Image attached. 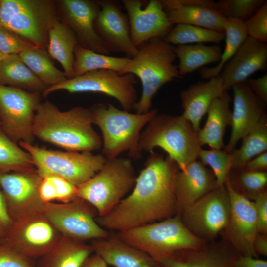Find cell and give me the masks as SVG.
<instances>
[{"label":"cell","instance_id":"e575fe53","mask_svg":"<svg viewBox=\"0 0 267 267\" xmlns=\"http://www.w3.org/2000/svg\"><path fill=\"white\" fill-rule=\"evenodd\" d=\"M18 55L29 69L48 87L67 79L64 73L54 66L44 49L33 46Z\"/></svg>","mask_w":267,"mask_h":267},{"label":"cell","instance_id":"f35d334b","mask_svg":"<svg viewBox=\"0 0 267 267\" xmlns=\"http://www.w3.org/2000/svg\"><path fill=\"white\" fill-rule=\"evenodd\" d=\"M200 162L205 166L212 169L218 186L225 184L231 168L230 153L222 149H200L198 157Z\"/></svg>","mask_w":267,"mask_h":267},{"label":"cell","instance_id":"bcb514c9","mask_svg":"<svg viewBox=\"0 0 267 267\" xmlns=\"http://www.w3.org/2000/svg\"><path fill=\"white\" fill-rule=\"evenodd\" d=\"M246 83L253 92L265 103L267 102V74L256 79L248 78Z\"/></svg>","mask_w":267,"mask_h":267},{"label":"cell","instance_id":"c3c4849f","mask_svg":"<svg viewBox=\"0 0 267 267\" xmlns=\"http://www.w3.org/2000/svg\"><path fill=\"white\" fill-rule=\"evenodd\" d=\"M40 197L44 203L53 202L56 200V193L55 187L49 177L42 178L39 186Z\"/></svg>","mask_w":267,"mask_h":267},{"label":"cell","instance_id":"f1b7e54d","mask_svg":"<svg viewBox=\"0 0 267 267\" xmlns=\"http://www.w3.org/2000/svg\"><path fill=\"white\" fill-rule=\"evenodd\" d=\"M78 44L77 37L70 28L55 20L48 34V54L60 63L67 79L75 77L74 53Z\"/></svg>","mask_w":267,"mask_h":267},{"label":"cell","instance_id":"b9f144b4","mask_svg":"<svg viewBox=\"0 0 267 267\" xmlns=\"http://www.w3.org/2000/svg\"><path fill=\"white\" fill-rule=\"evenodd\" d=\"M35 46L30 42L0 25V50L6 55L19 54Z\"/></svg>","mask_w":267,"mask_h":267},{"label":"cell","instance_id":"ba28073f","mask_svg":"<svg viewBox=\"0 0 267 267\" xmlns=\"http://www.w3.org/2000/svg\"><path fill=\"white\" fill-rule=\"evenodd\" d=\"M19 144L30 155L42 178L57 176L76 186L92 178L106 161L102 154L48 150L22 141Z\"/></svg>","mask_w":267,"mask_h":267},{"label":"cell","instance_id":"7dc6e473","mask_svg":"<svg viewBox=\"0 0 267 267\" xmlns=\"http://www.w3.org/2000/svg\"><path fill=\"white\" fill-rule=\"evenodd\" d=\"M12 223L4 196L0 188V235L3 238Z\"/></svg>","mask_w":267,"mask_h":267},{"label":"cell","instance_id":"f6af8a7d","mask_svg":"<svg viewBox=\"0 0 267 267\" xmlns=\"http://www.w3.org/2000/svg\"><path fill=\"white\" fill-rule=\"evenodd\" d=\"M258 233L267 234V191L261 192L253 201Z\"/></svg>","mask_w":267,"mask_h":267},{"label":"cell","instance_id":"11a10c76","mask_svg":"<svg viewBox=\"0 0 267 267\" xmlns=\"http://www.w3.org/2000/svg\"><path fill=\"white\" fill-rule=\"evenodd\" d=\"M4 242V238L0 235V243Z\"/></svg>","mask_w":267,"mask_h":267},{"label":"cell","instance_id":"277c9868","mask_svg":"<svg viewBox=\"0 0 267 267\" xmlns=\"http://www.w3.org/2000/svg\"><path fill=\"white\" fill-rule=\"evenodd\" d=\"M90 110L93 124L102 134V154L106 160L117 158L125 151L131 159L142 157L138 147L141 131L157 114L156 109L145 114L132 113L110 103H98Z\"/></svg>","mask_w":267,"mask_h":267},{"label":"cell","instance_id":"8d00e7d4","mask_svg":"<svg viewBox=\"0 0 267 267\" xmlns=\"http://www.w3.org/2000/svg\"><path fill=\"white\" fill-rule=\"evenodd\" d=\"M163 39L170 44L205 42L218 44L225 39V33L190 24H177Z\"/></svg>","mask_w":267,"mask_h":267},{"label":"cell","instance_id":"60d3db41","mask_svg":"<svg viewBox=\"0 0 267 267\" xmlns=\"http://www.w3.org/2000/svg\"><path fill=\"white\" fill-rule=\"evenodd\" d=\"M249 37L263 43L267 42V1L244 21Z\"/></svg>","mask_w":267,"mask_h":267},{"label":"cell","instance_id":"83f0119b","mask_svg":"<svg viewBox=\"0 0 267 267\" xmlns=\"http://www.w3.org/2000/svg\"><path fill=\"white\" fill-rule=\"evenodd\" d=\"M93 252L90 244L62 236L49 252L37 260L36 267H81Z\"/></svg>","mask_w":267,"mask_h":267},{"label":"cell","instance_id":"9c48e42d","mask_svg":"<svg viewBox=\"0 0 267 267\" xmlns=\"http://www.w3.org/2000/svg\"><path fill=\"white\" fill-rule=\"evenodd\" d=\"M55 20L54 6L49 1L1 0L0 25L36 47H47L48 32Z\"/></svg>","mask_w":267,"mask_h":267},{"label":"cell","instance_id":"7402d4cb","mask_svg":"<svg viewBox=\"0 0 267 267\" xmlns=\"http://www.w3.org/2000/svg\"><path fill=\"white\" fill-rule=\"evenodd\" d=\"M170 23L187 24L224 32L226 18L216 10L212 0H161Z\"/></svg>","mask_w":267,"mask_h":267},{"label":"cell","instance_id":"8fae6325","mask_svg":"<svg viewBox=\"0 0 267 267\" xmlns=\"http://www.w3.org/2000/svg\"><path fill=\"white\" fill-rule=\"evenodd\" d=\"M42 211L62 236L85 242L106 238L110 234L96 222V210L82 198L44 203Z\"/></svg>","mask_w":267,"mask_h":267},{"label":"cell","instance_id":"44dd1931","mask_svg":"<svg viewBox=\"0 0 267 267\" xmlns=\"http://www.w3.org/2000/svg\"><path fill=\"white\" fill-rule=\"evenodd\" d=\"M231 89L233 93L231 133L224 150L228 153L266 114L265 103L253 92L246 81L237 84Z\"/></svg>","mask_w":267,"mask_h":267},{"label":"cell","instance_id":"4fadbf2b","mask_svg":"<svg viewBox=\"0 0 267 267\" xmlns=\"http://www.w3.org/2000/svg\"><path fill=\"white\" fill-rule=\"evenodd\" d=\"M62 235L42 211L12 220L4 242L33 261L49 252Z\"/></svg>","mask_w":267,"mask_h":267},{"label":"cell","instance_id":"52a82bcc","mask_svg":"<svg viewBox=\"0 0 267 267\" xmlns=\"http://www.w3.org/2000/svg\"><path fill=\"white\" fill-rule=\"evenodd\" d=\"M136 178L131 159L118 157L106 160L92 178L77 186V196L94 207L98 217H102L133 190Z\"/></svg>","mask_w":267,"mask_h":267},{"label":"cell","instance_id":"d4e9b609","mask_svg":"<svg viewBox=\"0 0 267 267\" xmlns=\"http://www.w3.org/2000/svg\"><path fill=\"white\" fill-rule=\"evenodd\" d=\"M220 74L206 82H198L182 91L180 94L182 116L198 133L201 119L207 113L212 102L226 91Z\"/></svg>","mask_w":267,"mask_h":267},{"label":"cell","instance_id":"d590c367","mask_svg":"<svg viewBox=\"0 0 267 267\" xmlns=\"http://www.w3.org/2000/svg\"><path fill=\"white\" fill-rule=\"evenodd\" d=\"M36 170L30 155L0 128V174Z\"/></svg>","mask_w":267,"mask_h":267},{"label":"cell","instance_id":"816d5d0a","mask_svg":"<svg viewBox=\"0 0 267 267\" xmlns=\"http://www.w3.org/2000/svg\"><path fill=\"white\" fill-rule=\"evenodd\" d=\"M254 248L259 255L267 256V234L258 233L254 242Z\"/></svg>","mask_w":267,"mask_h":267},{"label":"cell","instance_id":"1f68e13d","mask_svg":"<svg viewBox=\"0 0 267 267\" xmlns=\"http://www.w3.org/2000/svg\"><path fill=\"white\" fill-rule=\"evenodd\" d=\"M73 70L75 77L86 73L99 70H110L120 74L124 71L130 58L108 56L95 52L78 44L74 50Z\"/></svg>","mask_w":267,"mask_h":267},{"label":"cell","instance_id":"f546056e","mask_svg":"<svg viewBox=\"0 0 267 267\" xmlns=\"http://www.w3.org/2000/svg\"><path fill=\"white\" fill-rule=\"evenodd\" d=\"M0 84L38 93L48 87L29 69L18 54L8 55L0 62Z\"/></svg>","mask_w":267,"mask_h":267},{"label":"cell","instance_id":"ac0fdd59","mask_svg":"<svg viewBox=\"0 0 267 267\" xmlns=\"http://www.w3.org/2000/svg\"><path fill=\"white\" fill-rule=\"evenodd\" d=\"M100 10L96 18V32L109 52H120L129 58L135 57L138 48L133 43L129 20L117 2L98 1Z\"/></svg>","mask_w":267,"mask_h":267},{"label":"cell","instance_id":"9a60e30c","mask_svg":"<svg viewBox=\"0 0 267 267\" xmlns=\"http://www.w3.org/2000/svg\"><path fill=\"white\" fill-rule=\"evenodd\" d=\"M225 185L230 197L231 210L227 226L220 236L240 256L257 258L253 246L258 234L254 202L233 188L228 177Z\"/></svg>","mask_w":267,"mask_h":267},{"label":"cell","instance_id":"6da1fadb","mask_svg":"<svg viewBox=\"0 0 267 267\" xmlns=\"http://www.w3.org/2000/svg\"><path fill=\"white\" fill-rule=\"evenodd\" d=\"M131 193L96 221L116 232L159 222L176 215L175 186L180 170L168 156L149 153Z\"/></svg>","mask_w":267,"mask_h":267},{"label":"cell","instance_id":"7bdbcfd3","mask_svg":"<svg viewBox=\"0 0 267 267\" xmlns=\"http://www.w3.org/2000/svg\"><path fill=\"white\" fill-rule=\"evenodd\" d=\"M0 267H36L27 258L5 242L0 243Z\"/></svg>","mask_w":267,"mask_h":267},{"label":"cell","instance_id":"ee69618b","mask_svg":"<svg viewBox=\"0 0 267 267\" xmlns=\"http://www.w3.org/2000/svg\"><path fill=\"white\" fill-rule=\"evenodd\" d=\"M52 182L56 190V201L67 203L76 198L77 187L66 179L54 176H47Z\"/></svg>","mask_w":267,"mask_h":267},{"label":"cell","instance_id":"4dcf8cb0","mask_svg":"<svg viewBox=\"0 0 267 267\" xmlns=\"http://www.w3.org/2000/svg\"><path fill=\"white\" fill-rule=\"evenodd\" d=\"M173 50L179 59L178 67L181 77L205 65L219 62L222 52L219 45L207 46L203 43L178 44L173 46Z\"/></svg>","mask_w":267,"mask_h":267},{"label":"cell","instance_id":"f5cc1de1","mask_svg":"<svg viewBox=\"0 0 267 267\" xmlns=\"http://www.w3.org/2000/svg\"><path fill=\"white\" fill-rule=\"evenodd\" d=\"M81 267H108V266L101 257L94 254L88 257Z\"/></svg>","mask_w":267,"mask_h":267},{"label":"cell","instance_id":"2e32d148","mask_svg":"<svg viewBox=\"0 0 267 267\" xmlns=\"http://www.w3.org/2000/svg\"><path fill=\"white\" fill-rule=\"evenodd\" d=\"M42 179L36 170L0 174V188L12 220L30 213L42 211L44 203L39 192Z\"/></svg>","mask_w":267,"mask_h":267},{"label":"cell","instance_id":"ffe728a7","mask_svg":"<svg viewBox=\"0 0 267 267\" xmlns=\"http://www.w3.org/2000/svg\"><path fill=\"white\" fill-rule=\"evenodd\" d=\"M61 3L68 26L75 34L78 44L99 53L108 54L109 51L94 27L100 8L98 1L63 0Z\"/></svg>","mask_w":267,"mask_h":267},{"label":"cell","instance_id":"ab89813d","mask_svg":"<svg viewBox=\"0 0 267 267\" xmlns=\"http://www.w3.org/2000/svg\"><path fill=\"white\" fill-rule=\"evenodd\" d=\"M265 0H220L216 2V10L226 19L245 21L251 17Z\"/></svg>","mask_w":267,"mask_h":267},{"label":"cell","instance_id":"603a6c76","mask_svg":"<svg viewBox=\"0 0 267 267\" xmlns=\"http://www.w3.org/2000/svg\"><path fill=\"white\" fill-rule=\"evenodd\" d=\"M218 186L212 170L197 160L190 162L177 176L176 215L180 217L188 208Z\"/></svg>","mask_w":267,"mask_h":267},{"label":"cell","instance_id":"5b68a950","mask_svg":"<svg viewBox=\"0 0 267 267\" xmlns=\"http://www.w3.org/2000/svg\"><path fill=\"white\" fill-rule=\"evenodd\" d=\"M138 147L142 152L149 153L156 147L161 148L180 170L197 160L201 149L198 133L187 119L182 115L165 114H156L148 122L141 132Z\"/></svg>","mask_w":267,"mask_h":267},{"label":"cell","instance_id":"9f6ffc18","mask_svg":"<svg viewBox=\"0 0 267 267\" xmlns=\"http://www.w3.org/2000/svg\"><path fill=\"white\" fill-rule=\"evenodd\" d=\"M0 5H1V0H0Z\"/></svg>","mask_w":267,"mask_h":267},{"label":"cell","instance_id":"681fc988","mask_svg":"<svg viewBox=\"0 0 267 267\" xmlns=\"http://www.w3.org/2000/svg\"><path fill=\"white\" fill-rule=\"evenodd\" d=\"M242 169L254 172L266 171L267 170V151L254 157L248 161Z\"/></svg>","mask_w":267,"mask_h":267},{"label":"cell","instance_id":"484cf974","mask_svg":"<svg viewBox=\"0 0 267 267\" xmlns=\"http://www.w3.org/2000/svg\"><path fill=\"white\" fill-rule=\"evenodd\" d=\"M93 252L107 265L115 267H159L160 265L144 252L124 242L115 233L106 238L90 242Z\"/></svg>","mask_w":267,"mask_h":267},{"label":"cell","instance_id":"7c38bea8","mask_svg":"<svg viewBox=\"0 0 267 267\" xmlns=\"http://www.w3.org/2000/svg\"><path fill=\"white\" fill-rule=\"evenodd\" d=\"M230 210V197L224 184L197 200L180 218L194 235L208 243L221 235L229 221Z\"/></svg>","mask_w":267,"mask_h":267},{"label":"cell","instance_id":"3957f363","mask_svg":"<svg viewBox=\"0 0 267 267\" xmlns=\"http://www.w3.org/2000/svg\"><path fill=\"white\" fill-rule=\"evenodd\" d=\"M137 55L131 58L125 71L140 79L141 96L133 109L136 113L145 114L151 110L153 97L165 84L181 78L174 63L177 57L173 46L163 38L150 40L137 47Z\"/></svg>","mask_w":267,"mask_h":267},{"label":"cell","instance_id":"d6986e66","mask_svg":"<svg viewBox=\"0 0 267 267\" xmlns=\"http://www.w3.org/2000/svg\"><path fill=\"white\" fill-rule=\"evenodd\" d=\"M240 256L222 238L198 248L181 250L157 261L162 267H235Z\"/></svg>","mask_w":267,"mask_h":267},{"label":"cell","instance_id":"cb8c5ba5","mask_svg":"<svg viewBox=\"0 0 267 267\" xmlns=\"http://www.w3.org/2000/svg\"><path fill=\"white\" fill-rule=\"evenodd\" d=\"M267 44L248 36L220 74L226 90L246 81L251 75L266 69Z\"/></svg>","mask_w":267,"mask_h":267},{"label":"cell","instance_id":"db71d44e","mask_svg":"<svg viewBox=\"0 0 267 267\" xmlns=\"http://www.w3.org/2000/svg\"><path fill=\"white\" fill-rule=\"evenodd\" d=\"M7 56L4 54H3L0 50V62L4 59L5 58H6Z\"/></svg>","mask_w":267,"mask_h":267},{"label":"cell","instance_id":"5bb4252c","mask_svg":"<svg viewBox=\"0 0 267 267\" xmlns=\"http://www.w3.org/2000/svg\"><path fill=\"white\" fill-rule=\"evenodd\" d=\"M40 103L38 92L0 84V128L12 140L32 144L33 120Z\"/></svg>","mask_w":267,"mask_h":267},{"label":"cell","instance_id":"6f0895ef","mask_svg":"<svg viewBox=\"0 0 267 267\" xmlns=\"http://www.w3.org/2000/svg\"></svg>","mask_w":267,"mask_h":267},{"label":"cell","instance_id":"e0dca14e","mask_svg":"<svg viewBox=\"0 0 267 267\" xmlns=\"http://www.w3.org/2000/svg\"><path fill=\"white\" fill-rule=\"evenodd\" d=\"M132 41L136 47L154 38H164L172 28L161 0H151L145 8L139 0H123Z\"/></svg>","mask_w":267,"mask_h":267},{"label":"cell","instance_id":"30bf717a","mask_svg":"<svg viewBox=\"0 0 267 267\" xmlns=\"http://www.w3.org/2000/svg\"><path fill=\"white\" fill-rule=\"evenodd\" d=\"M135 84V76L133 74H120L113 70L103 69L67 79L58 84L48 87L43 93L45 96L60 90L70 93H103L115 98L124 110L130 112L138 101Z\"/></svg>","mask_w":267,"mask_h":267},{"label":"cell","instance_id":"74e56055","mask_svg":"<svg viewBox=\"0 0 267 267\" xmlns=\"http://www.w3.org/2000/svg\"><path fill=\"white\" fill-rule=\"evenodd\" d=\"M228 178L233 188L247 199L254 201L267 185V171L254 172L244 169H231Z\"/></svg>","mask_w":267,"mask_h":267},{"label":"cell","instance_id":"f907efd6","mask_svg":"<svg viewBox=\"0 0 267 267\" xmlns=\"http://www.w3.org/2000/svg\"><path fill=\"white\" fill-rule=\"evenodd\" d=\"M235 267H267V261L251 256H239L234 262Z\"/></svg>","mask_w":267,"mask_h":267},{"label":"cell","instance_id":"836d02e7","mask_svg":"<svg viewBox=\"0 0 267 267\" xmlns=\"http://www.w3.org/2000/svg\"><path fill=\"white\" fill-rule=\"evenodd\" d=\"M224 32L225 47L220 60L214 67H203L200 70V74L204 79L208 80L219 75L248 36L244 21L238 19H226Z\"/></svg>","mask_w":267,"mask_h":267},{"label":"cell","instance_id":"680465c9","mask_svg":"<svg viewBox=\"0 0 267 267\" xmlns=\"http://www.w3.org/2000/svg\"><path fill=\"white\" fill-rule=\"evenodd\" d=\"M159 267H161V266H160Z\"/></svg>","mask_w":267,"mask_h":267},{"label":"cell","instance_id":"8992f818","mask_svg":"<svg viewBox=\"0 0 267 267\" xmlns=\"http://www.w3.org/2000/svg\"><path fill=\"white\" fill-rule=\"evenodd\" d=\"M127 244L146 253L156 262L177 252L198 248L206 242L194 235L180 216L115 233Z\"/></svg>","mask_w":267,"mask_h":267},{"label":"cell","instance_id":"d6a6232c","mask_svg":"<svg viewBox=\"0 0 267 267\" xmlns=\"http://www.w3.org/2000/svg\"><path fill=\"white\" fill-rule=\"evenodd\" d=\"M238 149L230 153L231 169L242 168L250 160L267 150V116L264 115L243 137Z\"/></svg>","mask_w":267,"mask_h":267},{"label":"cell","instance_id":"7a4b0ae2","mask_svg":"<svg viewBox=\"0 0 267 267\" xmlns=\"http://www.w3.org/2000/svg\"><path fill=\"white\" fill-rule=\"evenodd\" d=\"M90 109L81 106L61 111L48 101L40 103L34 116V137L69 151L91 152L102 141L92 127Z\"/></svg>","mask_w":267,"mask_h":267},{"label":"cell","instance_id":"4316f807","mask_svg":"<svg viewBox=\"0 0 267 267\" xmlns=\"http://www.w3.org/2000/svg\"><path fill=\"white\" fill-rule=\"evenodd\" d=\"M231 97L228 91L215 99L207 111V118L203 128L198 132L200 146L208 145L211 149L225 147L223 138L227 126H231L232 111Z\"/></svg>","mask_w":267,"mask_h":267}]
</instances>
